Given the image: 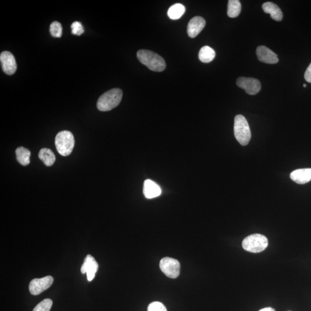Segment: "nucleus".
Instances as JSON below:
<instances>
[{
    "mask_svg": "<svg viewBox=\"0 0 311 311\" xmlns=\"http://www.w3.org/2000/svg\"><path fill=\"white\" fill-rule=\"evenodd\" d=\"M140 62L154 72H162L166 68L165 61L159 55L148 50H140L137 53Z\"/></svg>",
    "mask_w": 311,
    "mask_h": 311,
    "instance_id": "nucleus-1",
    "label": "nucleus"
},
{
    "mask_svg": "<svg viewBox=\"0 0 311 311\" xmlns=\"http://www.w3.org/2000/svg\"><path fill=\"white\" fill-rule=\"evenodd\" d=\"M123 96V91L119 88L107 91L97 100V108L101 111H110L120 105Z\"/></svg>",
    "mask_w": 311,
    "mask_h": 311,
    "instance_id": "nucleus-2",
    "label": "nucleus"
},
{
    "mask_svg": "<svg viewBox=\"0 0 311 311\" xmlns=\"http://www.w3.org/2000/svg\"><path fill=\"white\" fill-rule=\"evenodd\" d=\"M234 135L237 141L243 146L249 144L251 138V133L248 121L242 115L234 118Z\"/></svg>",
    "mask_w": 311,
    "mask_h": 311,
    "instance_id": "nucleus-3",
    "label": "nucleus"
},
{
    "mask_svg": "<svg viewBox=\"0 0 311 311\" xmlns=\"http://www.w3.org/2000/svg\"><path fill=\"white\" fill-rule=\"evenodd\" d=\"M75 144L74 136L69 131H62L57 134L55 139L58 152L63 156H67L72 154Z\"/></svg>",
    "mask_w": 311,
    "mask_h": 311,
    "instance_id": "nucleus-4",
    "label": "nucleus"
},
{
    "mask_svg": "<svg viewBox=\"0 0 311 311\" xmlns=\"http://www.w3.org/2000/svg\"><path fill=\"white\" fill-rule=\"evenodd\" d=\"M243 248L250 252L259 253L264 251L268 246L267 237L261 234H252L242 242Z\"/></svg>",
    "mask_w": 311,
    "mask_h": 311,
    "instance_id": "nucleus-5",
    "label": "nucleus"
},
{
    "mask_svg": "<svg viewBox=\"0 0 311 311\" xmlns=\"http://www.w3.org/2000/svg\"><path fill=\"white\" fill-rule=\"evenodd\" d=\"M160 268L166 276L171 279H176L179 276L181 265L176 259L166 257L160 261Z\"/></svg>",
    "mask_w": 311,
    "mask_h": 311,
    "instance_id": "nucleus-6",
    "label": "nucleus"
},
{
    "mask_svg": "<svg viewBox=\"0 0 311 311\" xmlns=\"http://www.w3.org/2000/svg\"><path fill=\"white\" fill-rule=\"evenodd\" d=\"M54 279L50 276L42 279H35L31 280L29 285L30 292L32 295H38L47 290L53 284Z\"/></svg>",
    "mask_w": 311,
    "mask_h": 311,
    "instance_id": "nucleus-7",
    "label": "nucleus"
},
{
    "mask_svg": "<svg viewBox=\"0 0 311 311\" xmlns=\"http://www.w3.org/2000/svg\"><path fill=\"white\" fill-rule=\"evenodd\" d=\"M236 84L250 95L257 94L261 90V83L257 79L241 77L237 78Z\"/></svg>",
    "mask_w": 311,
    "mask_h": 311,
    "instance_id": "nucleus-8",
    "label": "nucleus"
},
{
    "mask_svg": "<svg viewBox=\"0 0 311 311\" xmlns=\"http://www.w3.org/2000/svg\"><path fill=\"white\" fill-rule=\"evenodd\" d=\"M2 69L8 75H14L17 70V63L14 55L9 51H3L0 55Z\"/></svg>",
    "mask_w": 311,
    "mask_h": 311,
    "instance_id": "nucleus-9",
    "label": "nucleus"
},
{
    "mask_svg": "<svg viewBox=\"0 0 311 311\" xmlns=\"http://www.w3.org/2000/svg\"><path fill=\"white\" fill-rule=\"evenodd\" d=\"M99 264L92 255H88L85 257L84 264L81 267V272L87 273L88 281H92L98 270Z\"/></svg>",
    "mask_w": 311,
    "mask_h": 311,
    "instance_id": "nucleus-10",
    "label": "nucleus"
},
{
    "mask_svg": "<svg viewBox=\"0 0 311 311\" xmlns=\"http://www.w3.org/2000/svg\"><path fill=\"white\" fill-rule=\"evenodd\" d=\"M206 25V21L203 17L196 16L189 21L187 26V34L191 38H196L202 31Z\"/></svg>",
    "mask_w": 311,
    "mask_h": 311,
    "instance_id": "nucleus-11",
    "label": "nucleus"
},
{
    "mask_svg": "<svg viewBox=\"0 0 311 311\" xmlns=\"http://www.w3.org/2000/svg\"><path fill=\"white\" fill-rule=\"evenodd\" d=\"M257 55L258 60L262 62L275 64L279 61L277 55L264 46L257 47Z\"/></svg>",
    "mask_w": 311,
    "mask_h": 311,
    "instance_id": "nucleus-12",
    "label": "nucleus"
},
{
    "mask_svg": "<svg viewBox=\"0 0 311 311\" xmlns=\"http://www.w3.org/2000/svg\"><path fill=\"white\" fill-rule=\"evenodd\" d=\"M290 177L297 184H306L311 181V169L295 170L291 173Z\"/></svg>",
    "mask_w": 311,
    "mask_h": 311,
    "instance_id": "nucleus-13",
    "label": "nucleus"
},
{
    "mask_svg": "<svg viewBox=\"0 0 311 311\" xmlns=\"http://www.w3.org/2000/svg\"><path fill=\"white\" fill-rule=\"evenodd\" d=\"M143 193L146 198L152 199L160 196L161 190L156 183L150 179H147L144 182Z\"/></svg>",
    "mask_w": 311,
    "mask_h": 311,
    "instance_id": "nucleus-14",
    "label": "nucleus"
},
{
    "mask_svg": "<svg viewBox=\"0 0 311 311\" xmlns=\"http://www.w3.org/2000/svg\"><path fill=\"white\" fill-rule=\"evenodd\" d=\"M262 9L266 14H270L271 17L276 21H280L282 20L283 14L279 6L273 2H264L262 5Z\"/></svg>",
    "mask_w": 311,
    "mask_h": 311,
    "instance_id": "nucleus-15",
    "label": "nucleus"
},
{
    "mask_svg": "<svg viewBox=\"0 0 311 311\" xmlns=\"http://www.w3.org/2000/svg\"><path fill=\"white\" fill-rule=\"evenodd\" d=\"M198 57H199L201 62L209 63L214 60L216 57V52L208 46H205L201 48Z\"/></svg>",
    "mask_w": 311,
    "mask_h": 311,
    "instance_id": "nucleus-16",
    "label": "nucleus"
},
{
    "mask_svg": "<svg viewBox=\"0 0 311 311\" xmlns=\"http://www.w3.org/2000/svg\"><path fill=\"white\" fill-rule=\"evenodd\" d=\"M39 158L44 163L46 166L50 167L53 166L56 161V156L49 149L43 148L38 155Z\"/></svg>",
    "mask_w": 311,
    "mask_h": 311,
    "instance_id": "nucleus-17",
    "label": "nucleus"
},
{
    "mask_svg": "<svg viewBox=\"0 0 311 311\" xmlns=\"http://www.w3.org/2000/svg\"><path fill=\"white\" fill-rule=\"evenodd\" d=\"M16 158L18 162L23 166H28L30 163L31 152L28 149L19 147L16 150Z\"/></svg>",
    "mask_w": 311,
    "mask_h": 311,
    "instance_id": "nucleus-18",
    "label": "nucleus"
},
{
    "mask_svg": "<svg viewBox=\"0 0 311 311\" xmlns=\"http://www.w3.org/2000/svg\"><path fill=\"white\" fill-rule=\"evenodd\" d=\"M186 8L181 4H175L169 8L168 16L172 20H178L185 14Z\"/></svg>",
    "mask_w": 311,
    "mask_h": 311,
    "instance_id": "nucleus-19",
    "label": "nucleus"
},
{
    "mask_svg": "<svg viewBox=\"0 0 311 311\" xmlns=\"http://www.w3.org/2000/svg\"><path fill=\"white\" fill-rule=\"evenodd\" d=\"M242 10V5L239 0H230L228 4V16L231 18L239 16Z\"/></svg>",
    "mask_w": 311,
    "mask_h": 311,
    "instance_id": "nucleus-20",
    "label": "nucleus"
},
{
    "mask_svg": "<svg viewBox=\"0 0 311 311\" xmlns=\"http://www.w3.org/2000/svg\"><path fill=\"white\" fill-rule=\"evenodd\" d=\"M51 35L55 38L62 37V24L58 21H54L50 27Z\"/></svg>",
    "mask_w": 311,
    "mask_h": 311,
    "instance_id": "nucleus-21",
    "label": "nucleus"
},
{
    "mask_svg": "<svg viewBox=\"0 0 311 311\" xmlns=\"http://www.w3.org/2000/svg\"><path fill=\"white\" fill-rule=\"evenodd\" d=\"M53 306V301L50 298H46L36 306L33 311H50Z\"/></svg>",
    "mask_w": 311,
    "mask_h": 311,
    "instance_id": "nucleus-22",
    "label": "nucleus"
},
{
    "mask_svg": "<svg viewBox=\"0 0 311 311\" xmlns=\"http://www.w3.org/2000/svg\"><path fill=\"white\" fill-rule=\"evenodd\" d=\"M72 33L73 35L80 36L84 32L83 26L80 22L75 21L71 25Z\"/></svg>",
    "mask_w": 311,
    "mask_h": 311,
    "instance_id": "nucleus-23",
    "label": "nucleus"
},
{
    "mask_svg": "<svg viewBox=\"0 0 311 311\" xmlns=\"http://www.w3.org/2000/svg\"><path fill=\"white\" fill-rule=\"evenodd\" d=\"M148 311H167L166 307L160 302L155 301L149 305Z\"/></svg>",
    "mask_w": 311,
    "mask_h": 311,
    "instance_id": "nucleus-24",
    "label": "nucleus"
},
{
    "mask_svg": "<svg viewBox=\"0 0 311 311\" xmlns=\"http://www.w3.org/2000/svg\"><path fill=\"white\" fill-rule=\"evenodd\" d=\"M305 79L307 82L311 83V63L306 70V73L304 75Z\"/></svg>",
    "mask_w": 311,
    "mask_h": 311,
    "instance_id": "nucleus-25",
    "label": "nucleus"
},
{
    "mask_svg": "<svg viewBox=\"0 0 311 311\" xmlns=\"http://www.w3.org/2000/svg\"><path fill=\"white\" fill-rule=\"evenodd\" d=\"M259 311H275V310L272 309L271 307L264 308V309H262Z\"/></svg>",
    "mask_w": 311,
    "mask_h": 311,
    "instance_id": "nucleus-26",
    "label": "nucleus"
},
{
    "mask_svg": "<svg viewBox=\"0 0 311 311\" xmlns=\"http://www.w3.org/2000/svg\"><path fill=\"white\" fill-rule=\"evenodd\" d=\"M303 87L306 88L307 87V85L306 84H304L303 85Z\"/></svg>",
    "mask_w": 311,
    "mask_h": 311,
    "instance_id": "nucleus-27",
    "label": "nucleus"
}]
</instances>
